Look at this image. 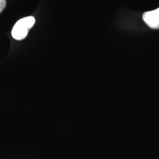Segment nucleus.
<instances>
[{"instance_id": "obj_1", "label": "nucleus", "mask_w": 159, "mask_h": 159, "mask_svg": "<svg viewBox=\"0 0 159 159\" xmlns=\"http://www.w3.org/2000/svg\"><path fill=\"white\" fill-rule=\"evenodd\" d=\"M35 22V20L32 16L25 17L18 21L12 30V37L17 40L24 39Z\"/></svg>"}, {"instance_id": "obj_2", "label": "nucleus", "mask_w": 159, "mask_h": 159, "mask_svg": "<svg viewBox=\"0 0 159 159\" xmlns=\"http://www.w3.org/2000/svg\"><path fill=\"white\" fill-rule=\"evenodd\" d=\"M143 19L148 26L152 29H159V8L143 14Z\"/></svg>"}, {"instance_id": "obj_3", "label": "nucleus", "mask_w": 159, "mask_h": 159, "mask_svg": "<svg viewBox=\"0 0 159 159\" xmlns=\"http://www.w3.org/2000/svg\"><path fill=\"white\" fill-rule=\"evenodd\" d=\"M6 4H7V2L6 0H0V14L6 8Z\"/></svg>"}]
</instances>
